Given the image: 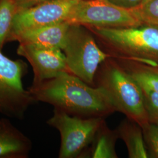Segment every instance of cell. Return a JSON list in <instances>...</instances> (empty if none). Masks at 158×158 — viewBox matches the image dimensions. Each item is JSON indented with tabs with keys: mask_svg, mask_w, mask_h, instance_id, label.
Segmentation results:
<instances>
[{
	"mask_svg": "<svg viewBox=\"0 0 158 158\" xmlns=\"http://www.w3.org/2000/svg\"><path fill=\"white\" fill-rule=\"evenodd\" d=\"M93 29L100 39L118 53L119 59L151 62L153 65L158 63V26L147 24Z\"/></svg>",
	"mask_w": 158,
	"mask_h": 158,
	"instance_id": "obj_3",
	"label": "cell"
},
{
	"mask_svg": "<svg viewBox=\"0 0 158 158\" xmlns=\"http://www.w3.org/2000/svg\"><path fill=\"white\" fill-rule=\"evenodd\" d=\"M145 143L153 157L158 158V124L148 123L142 127Z\"/></svg>",
	"mask_w": 158,
	"mask_h": 158,
	"instance_id": "obj_18",
	"label": "cell"
},
{
	"mask_svg": "<svg viewBox=\"0 0 158 158\" xmlns=\"http://www.w3.org/2000/svg\"><path fill=\"white\" fill-rule=\"evenodd\" d=\"M75 1H83V0H75Z\"/></svg>",
	"mask_w": 158,
	"mask_h": 158,
	"instance_id": "obj_21",
	"label": "cell"
},
{
	"mask_svg": "<svg viewBox=\"0 0 158 158\" xmlns=\"http://www.w3.org/2000/svg\"><path fill=\"white\" fill-rule=\"evenodd\" d=\"M114 5L131 10L142 4L144 0H107Z\"/></svg>",
	"mask_w": 158,
	"mask_h": 158,
	"instance_id": "obj_19",
	"label": "cell"
},
{
	"mask_svg": "<svg viewBox=\"0 0 158 158\" xmlns=\"http://www.w3.org/2000/svg\"><path fill=\"white\" fill-rule=\"evenodd\" d=\"M17 53L25 57L33 69L34 77L32 86L55 78L64 72H69L66 56L62 49L19 44Z\"/></svg>",
	"mask_w": 158,
	"mask_h": 158,
	"instance_id": "obj_9",
	"label": "cell"
},
{
	"mask_svg": "<svg viewBox=\"0 0 158 158\" xmlns=\"http://www.w3.org/2000/svg\"><path fill=\"white\" fill-rule=\"evenodd\" d=\"M32 148L28 136L6 118L0 119V158H27Z\"/></svg>",
	"mask_w": 158,
	"mask_h": 158,
	"instance_id": "obj_11",
	"label": "cell"
},
{
	"mask_svg": "<svg viewBox=\"0 0 158 158\" xmlns=\"http://www.w3.org/2000/svg\"><path fill=\"white\" fill-rule=\"evenodd\" d=\"M146 1V0H144V1H143V2H144V1Z\"/></svg>",
	"mask_w": 158,
	"mask_h": 158,
	"instance_id": "obj_22",
	"label": "cell"
},
{
	"mask_svg": "<svg viewBox=\"0 0 158 158\" xmlns=\"http://www.w3.org/2000/svg\"><path fill=\"white\" fill-rule=\"evenodd\" d=\"M95 86L102 89L116 111L141 127L149 123L141 87L117 60L109 57L96 73Z\"/></svg>",
	"mask_w": 158,
	"mask_h": 158,
	"instance_id": "obj_2",
	"label": "cell"
},
{
	"mask_svg": "<svg viewBox=\"0 0 158 158\" xmlns=\"http://www.w3.org/2000/svg\"><path fill=\"white\" fill-rule=\"evenodd\" d=\"M67 23L99 28H123L142 24L131 10L115 6L107 0L78 1Z\"/></svg>",
	"mask_w": 158,
	"mask_h": 158,
	"instance_id": "obj_7",
	"label": "cell"
},
{
	"mask_svg": "<svg viewBox=\"0 0 158 158\" xmlns=\"http://www.w3.org/2000/svg\"><path fill=\"white\" fill-rule=\"evenodd\" d=\"M70 25L64 22L26 30L14 35L11 40L40 48L63 50Z\"/></svg>",
	"mask_w": 158,
	"mask_h": 158,
	"instance_id": "obj_10",
	"label": "cell"
},
{
	"mask_svg": "<svg viewBox=\"0 0 158 158\" xmlns=\"http://www.w3.org/2000/svg\"><path fill=\"white\" fill-rule=\"evenodd\" d=\"M0 50V110L14 118L22 119L28 108L36 102L23 85L28 72L27 64L22 60H12Z\"/></svg>",
	"mask_w": 158,
	"mask_h": 158,
	"instance_id": "obj_5",
	"label": "cell"
},
{
	"mask_svg": "<svg viewBox=\"0 0 158 158\" xmlns=\"http://www.w3.org/2000/svg\"><path fill=\"white\" fill-rule=\"evenodd\" d=\"M77 2L75 0H48L17 10L10 40L14 35L26 30L67 22Z\"/></svg>",
	"mask_w": 158,
	"mask_h": 158,
	"instance_id": "obj_8",
	"label": "cell"
},
{
	"mask_svg": "<svg viewBox=\"0 0 158 158\" xmlns=\"http://www.w3.org/2000/svg\"><path fill=\"white\" fill-rule=\"evenodd\" d=\"M17 10L14 0H0V50L10 41Z\"/></svg>",
	"mask_w": 158,
	"mask_h": 158,
	"instance_id": "obj_15",
	"label": "cell"
},
{
	"mask_svg": "<svg viewBox=\"0 0 158 158\" xmlns=\"http://www.w3.org/2000/svg\"><path fill=\"white\" fill-rule=\"evenodd\" d=\"M62 51L69 72L93 86L100 66L112 57L100 48L93 35L80 25H70Z\"/></svg>",
	"mask_w": 158,
	"mask_h": 158,
	"instance_id": "obj_4",
	"label": "cell"
},
{
	"mask_svg": "<svg viewBox=\"0 0 158 158\" xmlns=\"http://www.w3.org/2000/svg\"><path fill=\"white\" fill-rule=\"evenodd\" d=\"M131 11L142 23L158 26V0H146Z\"/></svg>",
	"mask_w": 158,
	"mask_h": 158,
	"instance_id": "obj_16",
	"label": "cell"
},
{
	"mask_svg": "<svg viewBox=\"0 0 158 158\" xmlns=\"http://www.w3.org/2000/svg\"><path fill=\"white\" fill-rule=\"evenodd\" d=\"M118 138L124 142L130 158H147L148 151L143 130L136 123L126 118L115 130Z\"/></svg>",
	"mask_w": 158,
	"mask_h": 158,
	"instance_id": "obj_12",
	"label": "cell"
},
{
	"mask_svg": "<svg viewBox=\"0 0 158 158\" xmlns=\"http://www.w3.org/2000/svg\"><path fill=\"white\" fill-rule=\"evenodd\" d=\"M118 138L115 130H110L104 121L91 143V158H118L115 149V142Z\"/></svg>",
	"mask_w": 158,
	"mask_h": 158,
	"instance_id": "obj_14",
	"label": "cell"
},
{
	"mask_svg": "<svg viewBox=\"0 0 158 158\" xmlns=\"http://www.w3.org/2000/svg\"><path fill=\"white\" fill-rule=\"evenodd\" d=\"M0 113H1V110H0Z\"/></svg>",
	"mask_w": 158,
	"mask_h": 158,
	"instance_id": "obj_23",
	"label": "cell"
},
{
	"mask_svg": "<svg viewBox=\"0 0 158 158\" xmlns=\"http://www.w3.org/2000/svg\"><path fill=\"white\" fill-rule=\"evenodd\" d=\"M117 60L142 89L158 92V66L127 59L118 58Z\"/></svg>",
	"mask_w": 158,
	"mask_h": 158,
	"instance_id": "obj_13",
	"label": "cell"
},
{
	"mask_svg": "<svg viewBox=\"0 0 158 158\" xmlns=\"http://www.w3.org/2000/svg\"><path fill=\"white\" fill-rule=\"evenodd\" d=\"M142 89L148 121L158 124V92L146 89Z\"/></svg>",
	"mask_w": 158,
	"mask_h": 158,
	"instance_id": "obj_17",
	"label": "cell"
},
{
	"mask_svg": "<svg viewBox=\"0 0 158 158\" xmlns=\"http://www.w3.org/2000/svg\"><path fill=\"white\" fill-rule=\"evenodd\" d=\"M36 102L48 103L69 115L105 117L116 111L99 87L87 84L70 72H64L29 89Z\"/></svg>",
	"mask_w": 158,
	"mask_h": 158,
	"instance_id": "obj_1",
	"label": "cell"
},
{
	"mask_svg": "<svg viewBox=\"0 0 158 158\" xmlns=\"http://www.w3.org/2000/svg\"><path fill=\"white\" fill-rule=\"evenodd\" d=\"M48 0H14L18 10L29 8Z\"/></svg>",
	"mask_w": 158,
	"mask_h": 158,
	"instance_id": "obj_20",
	"label": "cell"
},
{
	"mask_svg": "<svg viewBox=\"0 0 158 158\" xmlns=\"http://www.w3.org/2000/svg\"><path fill=\"white\" fill-rule=\"evenodd\" d=\"M104 117L84 118L69 115L55 108L47 124L58 130L61 143L59 158H77L93 141Z\"/></svg>",
	"mask_w": 158,
	"mask_h": 158,
	"instance_id": "obj_6",
	"label": "cell"
}]
</instances>
